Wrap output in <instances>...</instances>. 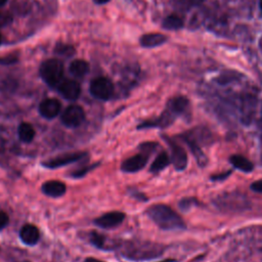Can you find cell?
Returning <instances> with one entry per match:
<instances>
[{
  "label": "cell",
  "instance_id": "6da1fadb",
  "mask_svg": "<svg viewBox=\"0 0 262 262\" xmlns=\"http://www.w3.org/2000/svg\"><path fill=\"white\" fill-rule=\"evenodd\" d=\"M148 217L164 230H182L185 228L182 218L170 207L158 204L152 205L146 210Z\"/></svg>",
  "mask_w": 262,
  "mask_h": 262
},
{
  "label": "cell",
  "instance_id": "7a4b0ae2",
  "mask_svg": "<svg viewBox=\"0 0 262 262\" xmlns=\"http://www.w3.org/2000/svg\"><path fill=\"white\" fill-rule=\"evenodd\" d=\"M40 76L43 81L50 87H55L63 80V64L57 58L45 60L40 67Z\"/></svg>",
  "mask_w": 262,
  "mask_h": 262
},
{
  "label": "cell",
  "instance_id": "3957f363",
  "mask_svg": "<svg viewBox=\"0 0 262 262\" xmlns=\"http://www.w3.org/2000/svg\"><path fill=\"white\" fill-rule=\"evenodd\" d=\"M90 93L97 99L107 100L110 99L115 91L113 82L105 77H97L93 79L89 87Z\"/></svg>",
  "mask_w": 262,
  "mask_h": 262
},
{
  "label": "cell",
  "instance_id": "277c9868",
  "mask_svg": "<svg viewBox=\"0 0 262 262\" xmlns=\"http://www.w3.org/2000/svg\"><path fill=\"white\" fill-rule=\"evenodd\" d=\"M61 123L69 128H76L80 126L85 120L84 110L77 104L68 106L61 114Z\"/></svg>",
  "mask_w": 262,
  "mask_h": 262
},
{
  "label": "cell",
  "instance_id": "5b68a950",
  "mask_svg": "<svg viewBox=\"0 0 262 262\" xmlns=\"http://www.w3.org/2000/svg\"><path fill=\"white\" fill-rule=\"evenodd\" d=\"M165 140L167 141L170 150H171V159L170 161L172 162L174 168L177 171H182L186 168L187 166V155L185 150L183 149L182 146L174 142L171 138L169 137H164Z\"/></svg>",
  "mask_w": 262,
  "mask_h": 262
},
{
  "label": "cell",
  "instance_id": "8992f818",
  "mask_svg": "<svg viewBox=\"0 0 262 262\" xmlns=\"http://www.w3.org/2000/svg\"><path fill=\"white\" fill-rule=\"evenodd\" d=\"M87 156L86 152H73V154H64L60 155L58 157H55L53 159H50L49 161L43 163L42 165L45 168L48 169H56L61 166H66L69 164H73L75 162H78L82 159H84Z\"/></svg>",
  "mask_w": 262,
  "mask_h": 262
},
{
  "label": "cell",
  "instance_id": "52a82bcc",
  "mask_svg": "<svg viewBox=\"0 0 262 262\" xmlns=\"http://www.w3.org/2000/svg\"><path fill=\"white\" fill-rule=\"evenodd\" d=\"M125 217L126 215L123 212L114 211L99 216L93 221V223L101 228H114L119 226L124 221Z\"/></svg>",
  "mask_w": 262,
  "mask_h": 262
},
{
  "label": "cell",
  "instance_id": "ba28073f",
  "mask_svg": "<svg viewBox=\"0 0 262 262\" xmlns=\"http://www.w3.org/2000/svg\"><path fill=\"white\" fill-rule=\"evenodd\" d=\"M60 95L68 100H76L81 94L80 84L72 79H63L57 86Z\"/></svg>",
  "mask_w": 262,
  "mask_h": 262
},
{
  "label": "cell",
  "instance_id": "9c48e42d",
  "mask_svg": "<svg viewBox=\"0 0 262 262\" xmlns=\"http://www.w3.org/2000/svg\"><path fill=\"white\" fill-rule=\"evenodd\" d=\"M148 160V156L141 152L134 155L128 159H126L121 164V170L126 173H134L140 171L142 168L145 167Z\"/></svg>",
  "mask_w": 262,
  "mask_h": 262
},
{
  "label": "cell",
  "instance_id": "30bf717a",
  "mask_svg": "<svg viewBox=\"0 0 262 262\" xmlns=\"http://www.w3.org/2000/svg\"><path fill=\"white\" fill-rule=\"evenodd\" d=\"M61 110V104L59 100L55 98H47L44 99L39 105V113L40 115L48 120L55 118Z\"/></svg>",
  "mask_w": 262,
  "mask_h": 262
},
{
  "label": "cell",
  "instance_id": "8fae6325",
  "mask_svg": "<svg viewBox=\"0 0 262 262\" xmlns=\"http://www.w3.org/2000/svg\"><path fill=\"white\" fill-rule=\"evenodd\" d=\"M42 192L51 198H58L64 194L67 187L66 184L58 180H50L46 181L42 184Z\"/></svg>",
  "mask_w": 262,
  "mask_h": 262
},
{
  "label": "cell",
  "instance_id": "7c38bea8",
  "mask_svg": "<svg viewBox=\"0 0 262 262\" xmlns=\"http://www.w3.org/2000/svg\"><path fill=\"white\" fill-rule=\"evenodd\" d=\"M19 237L24 244L28 246H34L40 238V232L36 226L32 224H26L19 230Z\"/></svg>",
  "mask_w": 262,
  "mask_h": 262
},
{
  "label": "cell",
  "instance_id": "4fadbf2b",
  "mask_svg": "<svg viewBox=\"0 0 262 262\" xmlns=\"http://www.w3.org/2000/svg\"><path fill=\"white\" fill-rule=\"evenodd\" d=\"M182 138H183V140L185 141V143L188 145V147H189L190 151L192 152L193 157L195 158V160H196L199 166L204 167L205 165H207L208 159H207L206 155L204 154V151L202 150L200 144H199L193 138H191L188 134L182 135Z\"/></svg>",
  "mask_w": 262,
  "mask_h": 262
},
{
  "label": "cell",
  "instance_id": "5bb4252c",
  "mask_svg": "<svg viewBox=\"0 0 262 262\" xmlns=\"http://www.w3.org/2000/svg\"><path fill=\"white\" fill-rule=\"evenodd\" d=\"M187 108H188V100L183 96L174 97L167 104V110L175 118L178 116H182L184 113H186Z\"/></svg>",
  "mask_w": 262,
  "mask_h": 262
},
{
  "label": "cell",
  "instance_id": "9a60e30c",
  "mask_svg": "<svg viewBox=\"0 0 262 262\" xmlns=\"http://www.w3.org/2000/svg\"><path fill=\"white\" fill-rule=\"evenodd\" d=\"M167 41V36L161 33H148L140 38V45L145 48H152L164 44Z\"/></svg>",
  "mask_w": 262,
  "mask_h": 262
},
{
  "label": "cell",
  "instance_id": "2e32d148",
  "mask_svg": "<svg viewBox=\"0 0 262 262\" xmlns=\"http://www.w3.org/2000/svg\"><path fill=\"white\" fill-rule=\"evenodd\" d=\"M229 162L235 169H238V170H241L243 172H246V173L251 172L254 169L253 163L250 160H248L247 158H245L241 155L231 156L229 158Z\"/></svg>",
  "mask_w": 262,
  "mask_h": 262
},
{
  "label": "cell",
  "instance_id": "e0dca14e",
  "mask_svg": "<svg viewBox=\"0 0 262 262\" xmlns=\"http://www.w3.org/2000/svg\"><path fill=\"white\" fill-rule=\"evenodd\" d=\"M70 73L76 78H82L89 72V64L83 59H75L70 63Z\"/></svg>",
  "mask_w": 262,
  "mask_h": 262
},
{
  "label": "cell",
  "instance_id": "ac0fdd59",
  "mask_svg": "<svg viewBox=\"0 0 262 262\" xmlns=\"http://www.w3.org/2000/svg\"><path fill=\"white\" fill-rule=\"evenodd\" d=\"M17 135L20 141L25 143H29L35 138V129L31 124L27 122L20 123L17 129Z\"/></svg>",
  "mask_w": 262,
  "mask_h": 262
},
{
  "label": "cell",
  "instance_id": "d6986e66",
  "mask_svg": "<svg viewBox=\"0 0 262 262\" xmlns=\"http://www.w3.org/2000/svg\"><path fill=\"white\" fill-rule=\"evenodd\" d=\"M170 158L169 156L167 155V152L165 151H162L160 152L155 161L151 163L150 165V168H149V171L152 172V173H159L160 171H162L163 169H165L169 164H170Z\"/></svg>",
  "mask_w": 262,
  "mask_h": 262
},
{
  "label": "cell",
  "instance_id": "ffe728a7",
  "mask_svg": "<svg viewBox=\"0 0 262 262\" xmlns=\"http://www.w3.org/2000/svg\"><path fill=\"white\" fill-rule=\"evenodd\" d=\"M182 27L183 20L177 14H170L163 20V28L166 30H178Z\"/></svg>",
  "mask_w": 262,
  "mask_h": 262
},
{
  "label": "cell",
  "instance_id": "44dd1931",
  "mask_svg": "<svg viewBox=\"0 0 262 262\" xmlns=\"http://www.w3.org/2000/svg\"><path fill=\"white\" fill-rule=\"evenodd\" d=\"M54 51L57 55L64 56V57H70L75 54V48L72 45L63 44V43L57 44L54 48Z\"/></svg>",
  "mask_w": 262,
  "mask_h": 262
},
{
  "label": "cell",
  "instance_id": "7402d4cb",
  "mask_svg": "<svg viewBox=\"0 0 262 262\" xmlns=\"http://www.w3.org/2000/svg\"><path fill=\"white\" fill-rule=\"evenodd\" d=\"M90 242H91V244H92L94 247H96V248H98V249H102V248L104 247L105 238H104V236H103L102 234L93 231V232H91V234H90Z\"/></svg>",
  "mask_w": 262,
  "mask_h": 262
},
{
  "label": "cell",
  "instance_id": "603a6c76",
  "mask_svg": "<svg viewBox=\"0 0 262 262\" xmlns=\"http://www.w3.org/2000/svg\"><path fill=\"white\" fill-rule=\"evenodd\" d=\"M97 165H98V164H93V165H90V166H86V167H84L83 169H79V170H77V171L72 172L70 175H71V177H73V178H80V177H83V176H85L87 173H89L91 170L95 169V167H96Z\"/></svg>",
  "mask_w": 262,
  "mask_h": 262
},
{
  "label": "cell",
  "instance_id": "cb8c5ba5",
  "mask_svg": "<svg viewBox=\"0 0 262 262\" xmlns=\"http://www.w3.org/2000/svg\"><path fill=\"white\" fill-rule=\"evenodd\" d=\"M193 204H196L195 200L194 199H183L179 202V207L182 209V210H187L189 209Z\"/></svg>",
  "mask_w": 262,
  "mask_h": 262
},
{
  "label": "cell",
  "instance_id": "d4e9b609",
  "mask_svg": "<svg viewBox=\"0 0 262 262\" xmlns=\"http://www.w3.org/2000/svg\"><path fill=\"white\" fill-rule=\"evenodd\" d=\"M8 222H9L8 215L5 212L0 211V231L7 226Z\"/></svg>",
  "mask_w": 262,
  "mask_h": 262
},
{
  "label": "cell",
  "instance_id": "484cf974",
  "mask_svg": "<svg viewBox=\"0 0 262 262\" xmlns=\"http://www.w3.org/2000/svg\"><path fill=\"white\" fill-rule=\"evenodd\" d=\"M251 189L254 190L255 192H260L262 193V179L257 180L251 184Z\"/></svg>",
  "mask_w": 262,
  "mask_h": 262
},
{
  "label": "cell",
  "instance_id": "4316f807",
  "mask_svg": "<svg viewBox=\"0 0 262 262\" xmlns=\"http://www.w3.org/2000/svg\"><path fill=\"white\" fill-rule=\"evenodd\" d=\"M17 59L13 56H7V57H0V64H10L15 62Z\"/></svg>",
  "mask_w": 262,
  "mask_h": 262
},
{
  "label": "cell",
  "instance_id": "83f0119b",
  "mask_svg": "<svg viewBox=\"0 0 262 262\" xmlns=\"http://www.w3.org/2000/svg\"><path fill=\"white\" fill-rule=\"evenodd\" d=\"M230 174V172H227V173H225V174H220V175H215V176H213L212 177V179H214V180H219V179H224V178H226L228 175Z\"/></svg>",
  "mask_w": 262,
  "mask_h": 262
},
{
  "label": "cell",
  "instance_id": "f1b7e54d",
  "mask_svg": "<svg viewBox=\"0 0 262 262\" xmlns=\"http://www.w3.org/2000/svg\"><path fill=\"white\" fill-rule=\"evenodd\" d=\"M193 5H200V4H202L205 0H189Z\"/></svg>",
  "mask_w": 262,
  "mask_h": 262
},
{
  "label": "cell",
  "instance_id": "f546056e",
  "mask_svg": "<svg viewBox=\"0 0 262 262\" xmlns=\"http://www.w3.org/2000/svg\"><path fill=\"white\" fill-rule=\"evenodd\" d=\"M84 262H102V261L97 260V259H94V258H87Z\"/></svg>",
  "mask_w": 262,
  "mask_h": 262
},
{
  "label": "cell",
  "instance_id": "4dcf8cb0",
  "mask_svg": "<svg viewBox=\"0 0 262 262\" xmlns=\"http://www.w3.org/2000/svg\"><path fill=\"white\" fill-rule=\"evenodd\" d=\"M96 4H104L106 2H108L110 0H93Z\"/></svg>",
  "mask_w": 262,
  "mask_h": 262
},
{
  "label": "cell",
  "instance_id": "1f68e13d",
  "mask_svg": "<svg viewBox=\"0 0 262 262\" xmlns=\"http://www.w3.org/2000/svg\"><path fill=\"white\" fill-rule=\"evenodd\" d=\"M6 2H7V0H0V7H1V6H3Z\"/></svg>",
  "mask_w": 262,
  "mask_h": 262
},
{
  "label": "cell",
  "instance_id": "d6a6232c",
  "mask_svg": "<svg viewBox=\"0 0 262 262\" xmlns=\"http://www.w3.org/2000/svg\"><path fill=\"white\" fill-rule=\"evenodd\" d=\"M260 9L262 10V0H260Z\"/></svg>",
  "mask_w": 262,
  "mask_h": 262
},
{
  "label": "cell",
  "instance_id": "836d02e7",
  "mask_svg": "<svg viewBox=\"0 0 262 262\" xmlns=\"http://www.w3.org/2000/svg\"><path fill=\"white\" fill-rule=\"evenodd\" d=\"M1 42H2V37H1V35H0V44H1Z\"/></svg>",
  "mask_w": 262,
  "mask_h": 262
},
{
  "label": "cell",
  "instance_id": "e575fe53",
  "mask_svg": "<svg viewBox=\"0 0 262 262\" xmlns=\"http://www.w3.org/2000/svg\"><path fill=\"white\" fill-rule=\"evenodd\" d=\"M261 159H262V152H261Z\"/></svg>",
  "mask_w": 262,
  "mask_h": 262
},
{
  "label": "cell",
  "instance_id": "d590c367",
  "mask_svg": "<svg viewBox=\"0 0 262 262\" xmlns=\"http://www.w3.org/2000/svg\"><path fill=\"white\" fill-rule=\"evenodd\" d=\"M25 262H29V261H25Z\"/></svg>",
  "mask_w": 262,
  "mask_h": 262
}]
</instances>
